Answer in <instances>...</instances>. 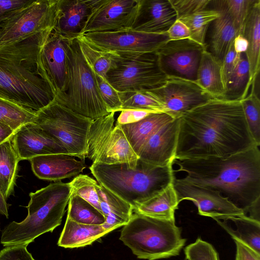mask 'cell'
I'll return each mask as SVG.
<instances>
[{"instance_id":"cell-1","label":"cell","mask_w":260,"mask_h":260,"mask_svg":"<svg viewBox=\"0 0 260 260\" xmlns=\"http://www.w3.org/2000/svg\"><path fill=\"white\" fill-rule=\"evenodd\" d=\"M255 146L241 102L213 99L179 117L174 159L224 156Z\"/></svg>"},{"instance_id":"cell-2","label":"cell","mask_w":260,"mask_h":260,"mask_svg":"<svg viewBox=\"0 0 260 260\" xmlns=\"http://www.w3.org/2000/svg\"><path fill=\"white\" fill-rule=\"evenodd\" d=\"M173 164L179 167L174 172L186 174L181 180L219 192L245 215L260 198L259 146L224 156L176 159Z\"/></svg>"},{"instance_id":"cell-3","label":"cell","mask_w":260,"mask_h":260,"mask_svg":"<svg viewBox=\"0 0 260 260\" xmlns=\"http://www.w3.org/2000/svg\"><path fill=\"white\" fill-rule=\"evenodd\" d=\"M53 30L0 45V98L37 113L55 95L42 68L41 49Z\"/></svg>"},{"instance_id":"cell-4","label":"cell","mask_w":260,"mask_h":260,"mask_svg":"<svg viewBox=\"0 0 260 260\" xmlns=\"http://www.w3.org/2000/svg\"><path fill=\"white\" fill-rule=\"evenodd\" d=\"M173 165L155 166L139 158L133 168L124 163H92L89 169L100 184L130 204L134 210L173 183Z\"/></svg>"},{"instance_id":"cell-5","label":"cell","mask_w":260,"mask_h":260,"mask_svg":"<svg viewBox=\"0 0 260 260\" xmlns=\"http://www.w3.org/2000/svg\"><path fill=\"white\" fill-rule=\"evenodd\" d=\"M71 193L70 183L60 181L30 192L26 217L7 225L2 231L1 243L5 247L27 246L39 236L52 232L61 223Z\"/></svg>"},{"instance_id":"cell-6","label":"cell","mask_w":260,"mask_h":260,"mask_svg":"<svg viewBox=\"0 0 260 260\" xmlns=\"http://www.w3.org/2000/svg\"><path fill=\"white\" fill-rule=\"evenodd\" d=\"M119 239L140 259L156 260L179 254L185 245L175 220H165L137 212L123 226Z\"/></svg>"},{"instance_id":"cell-7","label":"cell","mask_w":260,"mask_h":260,"mask_svg":"<svg viewBox=\"0 0 260 260\" xmlns=\"http://www.w3.org/2000/svg\"><path fill=\"white\" fill-rule=\"evenodd\" d=\"M67 55L65 91L55 99L74 112L92 120L109 114L94 72L85 60L77 38L69 41Z\"/></svg>"},{"instance_id":"cell-8","label":"cell","mask_w":260,"mask_h":260,"mask_svg":"<svg viewBox=\"0 0 260 260\" xmlns=\"http://www.w3.org/2000/svg\"><path fill=\"white\" fill-rule=\"evenodd\" d=\"M93 120L54 99L37 113L34 123L57 139L69 154L84 160L87 153L88 134Z\"/></svg>"},{"instance_id":"cell-9","label":"cell","mask_w":260,"mask_h":260,"mask_svg":"<svg viewBox=\"0 0 260 260\" xmlns=\"http://www.w3.org/2000/svg\"><path fill=\"white\" fill-rule=\"evenodd\" d=\"M115 112L93 120L87 138L86 157L92 163L127 164L136 166L139 157L128 142L120 125H114Z\"/></svg>"},{"instance_id":"cell-10","label":"cell","mask_w":260,"mask_h":260,"mask_svg":"<svg viewBox=\"0 0 260 260\" xmlns=\"http://www.w3.org/2000/svg\"><path fill=\"white\" fill-rule=\"evenodd\" d=\"M167 78L156 52L118 56L115 67L107 75V81L119 92L151 90L164 84Z\"/></svg>"},{"instance_id":"cell-11","label":"cell","mask_w":260,"mask_h":260,"mask_svg":"<svg viewBox=\"0 0 260 260\" xmlns=\"http://www.w3.org/2000/svg\"><path fill=\"white\" fill-rule=\"evenodd\" d=\"M58 0H31L5 20L0 27V45L33 34L53 30Z\"/></svg>"},{"instance_id":"cell-12","label":"cell","mask_w":260,"mask_h":260,"mask_svg":"<svg viewBox=\"0 0 260 260\" xmlns=\"http://www.w3.org/2000/svg\"><path fill=\"white\" fill-rule=\"evenodd\" d=\"M80 36L97 49L119 56L155 52L162 44L169 40L167 32L151 34L131 29L87 33Z\"/></svg>"},{"instance_id":"cell-13","label":"cell","mask_w":260,"mask_h":260,"mask_svg":"<svg viewBox=\"0 0 260 260\" xmlns=\"http://www.w3.org/2000/svg\"><path fill=\"white\" fill-rule=\"evenodd\" d=\"M205 48L190 39L169 40L156 53L161 71L167 77L196 81L197 72Z\"/></svg>"},{"instance_id":"cell-14","label":"cell","mask_w":260,"mask_h":260,"mask_svg":"<svg viewBox=\"0 0 260 260\" xmlns=\"http://www.w3.org/2000/svg\"><path fill=\"white\" fill-rule=\"evenodd\" d=\"M149 91L165 112L176 118L214 99L196 81L179 77H168L164 84Z\"/></svg>"},{"instance_id":"cell-15","label":"cell","mask_w":260,"mask_h":260,"mask_svg":"<svg viewBox=\"0 0 260 260\" xmlns=\"http://www.w3.org/2000/svg\"><path fill=\"white\" fill-rule=\"evenodd\" d=\"M139 3L140 0H94L81 35L131 29L136 18Z\"/></svg>"},{"instance_id":"cell-16","label":"cell","mask_w":260,"mask_h":260,"mask_svg":"<svg viewBox=\"0 0 260 260\" xmlns=\"http://www.w3.org/2000/svg\"><path fill=\"white\" fill-rule=\"evenodd\" d=\"M173 186L178 201L187 200L197 207L198 214L215 219H225L245 215L228 198L213 189L175 178Z\"/></svg>"},{"instance_id":"cell-17","label":"cell","mask_w":260,"mask_h":260,"mask_svg":"<svg viewBox=\"0 0 260 260\" xmlns=\"http://www.w3.org/2000/svg\"><path fill=\"white\" fill-rule=\"evenodd\" d=\"M19 160L56 153L68 154L62 144L35 123L23 126L11 139Z\"/></svg>"},{"instance_id":"cell-18","label":"cell","mask_w":260,"mask_h":260,"mask_svg":"<svg viewBox=\"0 0 260 260\" xmlns=\"http://www.w3.org/2000/svg\"><path fill=\"white\" fill-rule=\"evenodd\" d=\"M69 41L53 30L44 43L40 53L42 68L55 98L62 95L66 89Z\"/></svg>"},{"instance_id":"cell-19","label":"cell","mask_w":260,"mask_h":260,"mask_svg":"<svg viewBox=\"0 0 260 260\" xmlns=\"http://www.w3.org/2000/svg\"><path fill=\"white\" fill-rule=\"evenodd\" d=\"M179 118L161 126L142 146L138 156L142 161L155 166H165L175 159Z\"/></svg>"},{"instance_id":"cell-20","label":"cell","mask_w":260,"mask_h":260,"mask_svg":"<svg viewBox=\"0 0 260 260\" xmlns=\"http://www.w3.org/2000/svg\"><path fill=\"white\" fill-rule=\"evenodd\" d=\"M34 174L39 179L59 181L76 177L86 168L84 160L64 153L35 156L29 160Z\"/></svg>"},{"instance_id":"cell-21","label":"cell","mask_w":260,"mask_h":260,"mask_svg":"<svg viewBox=\"0 0 260 260\" xmlns=\"http://www.w3.org/2000/svg\"><path fill=\"white\" fill-rule=\"evenodd\" d=\"M177 19V15L169 0H140L135 22L131 29L163 34Z\"/></svg>"},{"instance_id":"cell-22","label":"cell","mask_w":260,"mask_h":260,"mask_svg":"<svg viewBox=\"0 0 260 260\" xmlns=\"http://www.w3.org/2000/svg\"><path fill=\"white\" fill-rule=\"evenodd\" d=\"M94 2V0H58L54 30L68 40L80 36Z\"/></svg>"},{"instance_id":"cell-23","label":"cell","mask_w":260,"mask_h":260,"mask_svg":"<svg viewBox=\"0 0 260 260\" xmlns=\"http://www.w3.org/2000/svg\"><path fill=\"white\" fill-rule=\"evenodd\" d=\"M219 16L210 24L205 36V46L221 64L238 35L229 16L222 11Z\"/></svg>"},{"instance_id":"cell-24","label":"cell","mask_w":260,"mask_h":260,"mask_svg":"<svg viewBox=\"0 0 260 260\" xmlns=\"http://www.w3.org/2000/svg\"><path fill=\"white\" fill-rule=\"evenodd\" d=\"M248 46L245 52L249 67L251 85L260 69V0H256L244 23L241 34Z\"/></svg>"},{"instance_id":"cell-25","label":"cell","mask_w":260,"mask_h":260,"mask_svg":"<svg viewBox=\"0 0 260 260\" xmlns=\"http://www.w3.org/2000/svg\"><path fill=\"white\" fill-rule=\"evenodd\" d=\"M109 233L102 224H82L67 217L57 245L66 248L84 247Z\"/></svg>"},{"instance_id":"cell-26","label":"cell","mask_w":260,"mask_h":260,"mask_svg":"<svg viewBox=\"0 0 260 260\" xmlns=\"http://www.w3.org/2000/svg\"><path fill=\"white\" fill-rule=\"evenodd\" d=\"M175 118L168 113L157 112L139 121L121 126L131 147L138 155L145 142L153 133Z\"/></svg>"},{"instance_id":"cell-27","label":"cell","mask_w":260,"mask_h":260,"mask_svg":"<svg viewBox=\"0 0 260 260\" xmlns=\"http://www.w3.org/2000/svg\"><path fill=\"white\" fill-rule=\"evenodd\" d=\"M234 240L260 253V221L247 215L215 219Z\"/></svg>"},{"instance_id":"cell-28","label":"cell","mask_w":260,"mask_h":260,"mask_svg":"<svg viewBox=\"0 0 260 260\" xmlns=\"http://www.w3.org/2000/svg\"><path fill=\"white\" fill-rule=\"evenodd\" d=\"M179 202L173 183L162 191L137 205L133 211L153 218L175 220Z\"/></svg>"},{"instance_id":"cell-29","label":"cell","mask_w":260,"mask_h":260,"mask_svg":"<svg viewBox=\"0 0 260 260\" xmlns=\"http://www.w3.org/2000/svg\"><path fill=\"white\" fill-rule=\"evenodd\" d=\"M221 64L206 50L203 52L197 72L196 82L214 99H222L224 86Z\"/></svg>"},{"instance_id":"cell-30","label":"cell","mask_w":260,"mask_h":260,"mask_svg":"<svg viewBox=\"0 0 260 260\" xmlns=\"http://www.w3.org/2000/svg\"><path fill=\"white\" fill-rule=\"evenodd\" d=\"M19 161L11 139L0 145V191L6 200L14 191Z\"/></svg>"},{"instance_id":"cell-31","label":"cell","mask_w":260,"mask_h":260,"mask_svg":"<svg viewBox=\"0 0 260 260\" xmlns=\"http://www.w3.org/2000/svg\"><path fill=\"white\" fill-rule=\"evenodd\" d=\"M250 86L249 64L245 53H242L225 84L222 99L240 101L247 96Z\"/></svg>"},{"instance_id":"cell-32","label":"cell","mask_w":260,"mask_h":260,"mask_svg":"<svg viewBox=\"0 0 260 260\" xmlns=\"http://www.w3.org/2000/svg\"><path fill=\"white\" fill-rule=\"evenodd\" d=\"M77 39L81 51L87 63L96 74L107 80V75L115 67L118 55L97 49L81 36Z\"/></svg>"},{"instance_id":"cell-33","label":"cell","mask_w":260,"mask_h":260,"mask_svg":"<svg viewBox=\"0 0 260 260\" xmlns=\"http://www.w3.org/2000/svg\"><path fill=\"white\" fill-rule=\"evenodd\" d=\"M256 0L210 1L207 9L222 11L231 18L237 34H242L249 13Z\"/></svg>"},{"instance_id":"cell-34","label":"cell","mask_w":260,"mask_h":260,"mask_svg":"<svg viewBox=\"0 0 260 260\" xmlns=\"http://www.w3.org/2000/svg\"><path fill=\"white\" fill-rule=\"evenodd\" d=\"M67 217L78 223L92 225H101L106 220L101 211L80 197L74 194H71L68 202Z\"/></svg>"},{"instance_id":"cell-35","label":"cell","mask_w":260,"mask_h":260,"mask_svg":"<svg viewBox=\"0 0 260 260\" xmlns=\"http://www.w3.org/2000/svg\"><path fill=\"white\" fill-rule=\"evenodd\" d=\"M37 113L0 98V122L16 132L23 126L35 122Z\"/></svg>"},{"instance_id":"cell-36","label":"cell","mask_w":260,"mask_h":260,"mask_svg":"<svg viewBox=\"0 0 260 260\" xmlns=\"http://www.w3.org/2000/svg\"><path fill=\"white\" fill-rule=\"evenodd\" d=\"M219 15L218 11L207 9L179 20L189 28L191 39L205 48V39L207 29L211 22Z\"/></svg>"},{"instance_id":"cell-37","label":"cell","mask_w":260,"mask_h":260,"mask_svg":"<svg viewBox=\"0 0 260 260\" xmlns=\"http://www.w3.org/2000/svg\"><path fill=\"white\" fill-rule=\"evenodd\" d=\"M119 92L122 102L120 111L124 109H143L166 112L163 106L149 90Z\"/></svg>"},{"instance_id":"cell-38","label":"cell","mask_w":260,"mask_h":260,"mask_svg":"<svg viewBox=\"0 0 260 260\" xmlns=\"http://www.w3.org/2000/svg\"><path fill=\"white\" fill-rule=\"evenodd\" d=\"M250 133L256 144L260 145V100L259 96L250 91L240 101Z\"/></svg>"},{"instance_id":"cell-39","label":"cell","mask_w":260,"mask_h":260,"mask_svg":"<svg viewBox=\"0 0 260 260\" xmlns=\"http://www.w3.org/2000/svg\"><path fill=\"white\" fill-rule=\"evenodd\" d=\"M69 183L71 187V194L80 197L101 212L96 189L98 182L95 180L87 175L79 174Z\"/></svg>"},{"instance_id":"cell-40","label":"cell","mask_w":260,"mask_h":260,"mask_svg":"<svg viewBox=\"0 0 260 260\" xmlns=\"http://www.w3.org/2000/svg\"><path fill=\"white\" fill-rule=\"evenodd\" d=\"M96 189L100 200L108 206L109 213L117 215L127 223L133 212L132 206L99 183Z\"/></svg>"},{"instance_id":"cell-41","label":"cell","mask_w":260,"mask_h":260,"mask_svg":"<svg viewBox=\"0 0 260 260\" xmlns=\"http://www.w3.org/2000/svg\"><path fill=\"white\" fill-rule=\"evenodd\" d=\"M186 260H219L218 254L209 243L198 238L184 249Z\"/></svg>"},{"instance_id":"cell-42","label":"cell","mask_w":260,"mask_h":260,"mask_svg":"<svg viewBox=\"0 0 260 260\" xmlns=\"http://www.w3.org/2000/svg\"><path fill=\"white\" fill-rule=\"evenodd\" d=\"M94 73L101 96L109 113L120 111L122 107L120 92L114 89L107 80Z\"/></svg>"},{"instance_id":"cell-43","label":"cell","mask_w":260,"mask_h":260,"mask_svg":"<svg viewBox=\"0 0 260 260\" xmlns=\"http://www.w3.org/2000/svg\"><path fill=\"white\" fill-rule=\"evenodd\" d=\"M177 15V19L207 9L210 0H169Z\"/></svg>"},{"instance_id":"cell-44","label":"cell","mask_w":260,"mask_h":260,"mask_svg":"<svg viewBox=\"0 0 260 260\" xmlns=\"http://www.w3.org/2000/svg\"><path fill=\"white\" fill-rule=\"evenodd\" d=\"M26 246H8L0 251V260H35Z\"/></svg>"},{"instance_id":"cell-45","label":"cell","mask_w":260,"mask_h":260,"mask_svg":"<svg viewBox=\"0 0 260 260\" xmlns=\"http://www.w3.org/2000/svg\"><path fill=\"white\" fill-rule=\"evenodd\" d=\"M120 112L116 123L120 125L139 121L152 113H157L143 109H124Z\"/></svg>"},{"instance_id":"cell-46","label":"cell","mask_w":260,"mask_h":260,"mask_svg":"<svg viewBox=\"0 0 260 260\" xmlns=\"http://www.w3.org/2000/svg\"><path fill=\"white\" fill-rule=\"evenodd\" d=\"M241 54H237L235 52L233 44L226 53L222 63L221 69L222 80L224 86L238 63Z\"/></svg>"},{"instance_id":"cell-47","label":"cell","mask_w":260,"mask_h":260,"mask_svg":"<svg viewBox=\"0 0 260 260\" xmlns=\"http://www.w3.org/2000/svg\"><path fill=\"white\" fill-rule=\"evenodd\" d=\"M167 32L169 40L191 39L189 28L179 19L176 20Z\"/></svg>"},{"instance_id":"cell-48","label":"cell","mask_w":260,"mask_h":260,"mask_svg":"<svg viewBox=\"0 0 260 260\" xmlns=\"http://www.w3.org/2000/svg\"><path fill=\"white\" fill-rule=\"evenodd\" d=\"M234 241L236 245V260H260V253L238 240Z\"/></svg>"},{"instance_id":"cell-49","label":"cell","mask_w":260,"mask_h":260,"mask_svg":"<svg viewBox=\"0 0 260 260\" xmlns=\"http://www.w3.org/2000/svg\"><path fill=\"white\" fill-rule=\"evenodd\" d=\"M31 0H0V16L12 13L29 4Z\"/></svg>"},{"instance_id":"cell-50","label":"cell","mask_w":260,"mask_h":260,"mask_svg":"<svg viewBox=\"0 0 260 260\" xmlns=\"http://www.w3.org/2000/svg\"><path fill=\"white\" fill-rule=\"evenodd\" d=\"M248 46V41L242 34L237 35L234 40L233 47L237 54L245 53L247 49Z\"/></svg>"},{"instance_id":"cell-51","label":"cell","mask_w":260,"mask_h":260,"mask_svg":"<svg viewBox=\"0 0 260 260\" xmlns=\"http://www.w3.org/2000/svg\"><path fill=\"white\" fill-rule=\"evenodd\" d=\"M16 132L9 126L0 122V145L11 139Z\"/></svg>"},{"instance_id":"cell-52","label":"cell","mask_w":260,"mask_h":260,"mask_svg":"<svg viewBox=\"0 0 260 260\" xmlns=\"http://www.w3.org/2000/svg\"><path fill=\"white\" fill-rule=\"evenodd\" d=\"M249 213V217L259 221L260 215V198L256 200L247 209L245 213Z\"/></svg>"},{"instance_id":"cell-53","label":"cell","mask_w":260,"mask_h":260,"mask_svg":"<svg viewBox=\"0 0 260 260\" xmlns=\"http://www.w3.org/2000/svg\"><path fill=\"white\" fill-rule=\"evenodd\" d=\"M8 209L9 204L0 191V214L5 216L7 218L9 217Z\"/></svg>"},{"instance_id":"cell-54","label":"cell","mask_w":260,"mask_h":260,"mask_svg":"<svg viewBox=\"0 0 260 260\" xmlns=\"http://www.w3.org/2000/svg\"><path fill=\"white\" fill-rule=\"evenodd\" d=\"M14 12H13L12 13H11V14H8V15H6L0 16V27H1V24H2V23L5 20H6L7 18H8L10 16H11Z\"/></svg>"},{"instance_id":"cell-55","label":"cell","mask_w":260,"mask_h":260,"mask_svg":"<svg viewBox=\"0 0 260 260\" xmlns=\"http://www.w3.org/2000/svg\"><path fill=\"white\" fill-rule=\"evenodd\" d=\"M184 260H186V259H185Z\"/></svg>"}]
</instances>
